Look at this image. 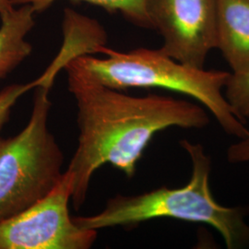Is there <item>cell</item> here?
Returning a JSON list of instances; mask_svg holds the SVG:
<instances>
[{
    "instance_id": "cell-1",
    "label": "cell",
    "mask_w": 249,
    "mask_h": 249,
    "mask_svg": "<svg viewBox=\"0 0 249 249\" xmlns=\"http://www.w3.org/2000/svg\"><path fill=\"white\" fill-rule=\"evenodd\" d=\"M77 106L78 146L68 169L74 177L75 210L86 201L92 176L111 164L132 178L153 137L170 127L202 129L210 123L205 107L159 94L131 96L93 79L75 64L65 66Z\"/></svg>"
},
{
    "instance_id": "cell-2",
    "label": "cell",
    "mask_w": 249,
    "mask_h": 249,
    "mask_svg": "<svg viewBox=\"0 0 249 249\" xmlns=\"http://www.w3.org/2000/svg\"><path fill=\"white\" fill-rule=\"evenodd\" d=\"M181 147L191 160L192 172L187 185L178 188L161 187L133 196L116 195L107 200L97 214L73 217L78 226L98 231L114 226H131L158 218L210 225L223 237L228 249L249 244L248 210L225 207L214 198L210 177L212 158L203 146L187 140Z\"/></svg>"
},
{
    "instance_id": "cell-3",
    "label": "cell",
    "mask_w": 249,
    "mask_h": 249,
    "mask_svg": "<svg viewBox=\"0 0 249 249\" xmlns=\"http://www.w3.org/2000/svg\"><path fill=\"white\" fill-rule=\"evenodd\" d=\"M105 58L80 55L71 62L93 79L113 89L160 88L195 99L216 119L225 133L241 139L249 133L223 95L229 72L206 71L178 62L160 49L139 48L120 52L100 47Z\"/></svg>"
},
{
    "instance_id": "cell-4",
    "label": "cell",
    "mask_w": 249,
    "mask_h": 249,
    "mask_svg": "<svg viewBox=\"0 0 249 249\" xmlns=\"http://www.w3.org/2000/svg\"><path fill=\"white\" fill-rule=\"evenodd\" d=\"M34 89L28 124L14 137L0 138V222L46 196L64 174L63 151L48 128L51 89Z\"/></svg>"
},
{
    "instance_id": "cell-5",
    "label": "cell",
    "mask_w": 249,
    "mask_h": 249,
    "mask_svg": "<svg viewBox=\"0 0 249 249\" xmlns=\"http://www.w3.org/2000/svg\"><path fill=\"white\" fill-rule=\"evenodd\" d=\"M74 177L66 170L57 185L21 213L0 222V249H89L98 231L84 229L70 214Z\"/></svg>"
},
{
    "instance_id": "cell-6",
    "label": "cell",
    "mask_w": 249,
    "mask_h": 249,
    "mask_svg": "<svg viewBox=\"0 0 249 249\" xmlns=\"http://www.w3.org/2000/svg\"><path fill=\"white\" fill-rule=\"evenodd\" d=\"M218 0H147L151 29L157 30L160 49L178 62L204 69L217 46Z\"/></svg>"
},
{
    "instance_id": "cell-7",
    "label": "cell",
    "mask_w": 249,
    "mask_h": 249,
    "mask_svg": "<svg viewBox=\"0 0 249 249\" xmlns=\"http://www.w3.org/2000/svg\"><path fill=\"white\" fill-rule=\"evenodd\" d=\"M64 22L62 48L46 71L32 81L35 88L44 86L51 89L55 76L68 63L80 55L97 53L100 47L107 44V35L96 21L69 9L65 13Z\"/></svg>"
},
{
    "instance_id": "cell-8",
    "label": "cell",
    "mask_w": 249,
    "mask_h": 249,
    "mask_svg": "<svg viewBox=\"0 0 249 249\" xmlns=\"http://www.w3.org/2000/svg\"><path fill=\"white\" fill-rule=\"evenodd\" d=\"M216 48L232 71L249 69V0H218Z\"/></svg>"
},
{
    "instance_id": "cell-9",
    "label": "cell",
    "mask_w": 249,
    "mask_h": 249,
    "mask_svg": "<svg viewBox=\"0 0 249 249\" xmlns=\"http://www.w3.org/2000/svg\"><path fill=\"white\" fill-rule=\"evenodd\" d=\"M35 14L30 5H22L0 15V80L32 53L33 46L26 36L35 26Z\"/></svg>"
},
{
    "instance_id": "cell-10",
    "label": "cell",
    "mask_w": 249,
    "mask_h": 249,
    "mask_svg": "<svg viewBox=\"0 0 249 249\" xmlns=\"http://www.w3.org/2000/svg\"><path fill=\"white\" fill-rule=\"evenodd\" d=\"M57 0H10L12 6L30 5L36 13L48 9ZM94 4L112 12H120L124 18L137 26L151 29L147 11V0H76Z\"/></svg>"
},
{
    "instance_id": "cell-11",
    "label": "cell",
    "mask_w": 249,
    "mask_h": 249,
    "mask_svg": "<svg viewBox=\"0 0 249 249\" xmlns=\"http://www.w3.org/2000/svg\"><path fill=\"white\" fill-rule=\"evenodd\" d=\"M223 95L232 113L246 123L249 119V69L229 74Z\"/></svg>"
},
{
    "instance_id": "cell-12",
    "label": "cell",
    "mask_w": 249,
    "mask_h": 249,
    "mask_svg": "<svg viewBox=\"0 0 249 249\" xmlns=\"http://www.w3.org/2000/svg\"><path fill=\"white\" fill-rule=\"evenodd\" d=\"M31 89H34L32 82L26 84H12L0 90V130L9 121L11 109L17 101Z\"/></svg>"
},
{
    "instance_id": "cell-13",
    "label": "cell",
    "mask_w": 249,
    "mask_h": 249,
    "mask_svg": "<svg viewBox=\"0 0 249 249\" xmlns=\"http://www.w3.org/2000/svg\"><path fill=\"white\" fill-rule=\"evenodd\" d=\"M226 157L233 164L249 162V131L245 137L237 139L236 142L231 144L227 150Z\"/></svg>"
},
{
    "instance_id": "cell-14",
    "label": "cell",
    "mask_w": 249,
    "mask_h": 249,
    "mask_svg": "<svg viewBox=\"0 0 249 249\" xmlns=\"http://www.w3.org/2000/svg\"><path fill=\"white\" fill-rule=\"evenodd\" d=\"M14 8L10 0H0V15H3Z\"/></svg>"
}]
</instances>
